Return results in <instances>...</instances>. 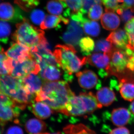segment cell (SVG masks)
Here are the masks:
<instances>
[{
    "mask_svg": "<svg viewBox=\"0 0 134 134\" xmlns=\"http://www.w3.org/2000/svg\"><path fill=\"white\" fill-rule=\"evenodd\" d=\"M74 95L66 82L46 81L34 99L42 101L53 110L61 113L70 98Z\"/></svg>",
    "mask_w": 134,
    "mask_h": 134,
    "instance_id": "6da1fadb",
    "label": "cell"
},
{
    "mask_svg": "<svg viewBox=\"0 0 134 134\" xmlns=\"http://www.w3.org/2000/svg\"><path fill=\"white\" fill-rule=\"evenodd\" d=\"M16 26V29L12 35V39L16 43L31 48L48 43L44 31L30 24L25 18Z\"/></svg>",
    "mask_w": 134,
    "mask_h": 134,
    "instance_id": "7a4b0ae2",
    "label": "cell"
},
{
    "mask_svg": "<svg viewBox=\"0 0 134 134\" xmlns=\"http://www.w3.org/2000/svg\"><path fill=\"white\" fill-rule=\"evenodd\" d=\"M74 47L68 45L58 44L55 46L53 54L60 68L65 74L72 75L78 72L87 63L86 57L79 58Z\"/></svg>",
    "mask_w": 134,
    "mask_h": 134,
    "instance_id": "3957f363",
    "label": "cell"
},
{
    "mask_svg": "<svg viewBox=\"0 0 134 134\" xmlns=\"http://www.w3.org/2000/svg\"><path fill=\"white\" fill-rule=\"evenodd\" d=\"M0 93L4 94L18 103H25L29 100V95L21 79L10 75H0Z\"/></svg>",
    "mask_w": 134,
    "mask_h": 134,
    "instance_id": "277c9868",
    "label": "cell"
},
{
    "mask_svg": "<svg viewBox=\"0 0 134 134\" xmlns=\"http://www.w3.org/2000/svg\"><path fill=\"white\" fill-rule=\"evenodd\" d=\"M95 111L93 101L86 92L70 98L62 113L68 116H85Z\"/></svg>",
    "mask_w": 134,
    "mask_h": 134,
    "instance_id": "5b68a950",
    "label": "cell"
},
{
    "mask_svg": "<svg viewBox=\"0 0 134 134\" xmlns=\"http://www.w3.org/2000/svg\"><path fill=\"white\" fill-rule=\"evenodd\" d=\"M26 107L9 96L0 93V125L3 127L9 121H15Z\"/></svg>",
    "mask_w": 134,
    "mask_h": 134,
    "instance_id": "8992f818",
    "label": "cell"
},
{
    "mask_svg": "<svg viewBox=\"0 0 134 134\" xmlns=\"http://www.w3.org/2000/svg\"><path fill=\"white\" fill-rule=\"evenodd\" d=\"M40 70L39 65L32 57L22 62L11 58L10 61L9 75L18 79H23L31 73L38 74Z\"/></svg>",
    "mask_w": 134,
    "mask_h": 134,
    "instance_id": "52a82bcc",
    "label": "cell"
},
{
    "mask_svg": "<svg viewBox=\"0 0 134 134\" xmlns=\"http://www.w3.org/2000/svg\"><path fill=\"white\" fill-rule=\"evenodd\" d=\"M81 14L79 12L70 16L67 30L62 36L63 40L68 45L76 46L83 36V29L80 22Z\"/></svg>",
    "mask_w": 134,
    "mask_h": 134,
    "instance_id": "ba28073f",
    "label": "cell"
},
{
    "mask_svg": "<svg viewBox=\"0 0 134 134\" xmlns=\"http://www.w3.org/2000/svg\"><path fill=\"white\" fill-rule=\"evenodd\" d=\"M76 76L79 85L82 88L86 90L96 88L99 90L101 87V82L96 73L90 70H85L77 72Z\"/></svg>",
    "mask_w": 134,
    "mask_h": 134,
    "instance_id": "9c48e42d",
    "label": "cell"
},
{
    "mask_svg": "<svg viewBox=\"0 0 134 134\" xmlns=\"http://www.w3.org/2000/svg\"><path fill=\"white\" fill-rule=\"evenodd\" d=\"M110 69L113 71L121 72L127 68L128 60L130 56L125 50L113 48L110 54Z\"/></svg>",
    "mask_w": 134,
    "mask_h": 134,
    "instance_id": "30bf717a",
    "label": "cell"
},
{
    "mask_svg": "<svg viewBox=\"0 0 134 134\" xmlns=\"http://www.w3.org/2000/svg\"><path fill=\"white\" fill-rule=\"evenodd\" d=\"M5 53L9 58L19 62L32 57L30 48L16 42L13 43Z\"/></svg>",
    "mask_w": 134,
    "mask_h": 134,
    "instance_id": "8fae6325",
    "label": "cell"
},
{
    "mask_svg": "<svg viewBox=\"0 0 134 134\" xmlns=\"http://www.w3.org/2000/svg\"><path fill=\"white\" fill-rule=\"evenodd\" d=\"M133 115L126 108H115L111 113L110 120L113 125L118 127H122L130 122Z\"/></svg>",
    "mask_w": 134,
    "mask_h": 134,
    "instance_id": "7c38bea8",
    "label": "cell"
},
{
    "mask_svg": "<svg viewBox=\"0 0 134 134\" xmlns=\"http://www.w3.org/2000/svg\"><path fill=\"white\" fill-rule=\"evenodd\" d=\"M20 11L8 2L0 4V19L4 21L15 22L23 20Z\"/></svg>",
    "mask_w": 134,
    "mask_h": 134,
    "instance_id": "4fadbf2b",
    "label": "cell"
},
{
    "mask_svg": "<svg viewBox=\"0 0 134 134\" xmlns=\"http://www.w3.org/2000/svg\"><path fill=\"white\" fill-rule=\"evenodd\" d=\"M21 79L24 87L36 96L41 90L44 81L38 74L31 73Z\"/></svg>",
    "mask_w": 134,
    "mask_h": 134,
    "instance_id": "5bb4252c",
    "label": "cell"
},
{
    "mask_svg": "<svg viewBox=\"0 0 134 134\" xmlns=\"http://www.w3.org/2000/svg\"><path fill=\"white\" fill-rule=\"evenodd\" d=\"M86 59L91 66L107 72L110 70V57L107 54L96 53L87 56Z\"/></svg>",
    "mask_w": 134,
    "mask_h": 134,
    "instance_id": "9a60e30c",
    "label": "cell"
},
{
    "mask_svg": "<svg viewBox=\"0 0 134 134\" xmlns=\"http://www.w3.org/2000/svg\"><path fill=\"white\" fill-rule=\"evenodd\" d=\"M28 105L29 110L40 119H48L52 114L50 107L42 101L34 99Z\"/></svg>",
    "mask_w": 134,
    "mask_h": 134,
    "instance_id": "2e32d148",
    "label": "cell"
},
{
    "mask_svg": "<svg viewBox=\"0 0 134 134\" xmlns=\"http://www.w3.org/2000/svg\"><path fill=\"white\" fill-rule=\"evenodd\" d=\"M46 9L49 13L68 18L72 14L66 4L60 0H50L47 2Z\"/></svg>",
    "mask_w": 134,
    "mask_h": 134,
    "instance_id": "e0dca14e",
    "label": "cell"
},
{
    "mask_svg": "<svg viewBox=\"0 0 134 134\" xmlns=\"http://www.w3.org/2000/svg\"><path fill=\"white\" fill-rule=\"evenodd\" d=\"M116 48L125 50L128 43L127 34L124 30L119 29L109 34L106 39Z\"/></svg>",
    "mask_w": 134,
    "mask_h": 134,
    "instance_id": "ac0fdd59",
    "label": "cell"
},
{
    "mask_svg": "<svg viewBox=\"0 0 134 134\" xmlns=\"http://www.w3.org/2000/svg\"><path fill=\"white\" fill-rule=\"evenodd\" d=\"M96 97L100 108L110 105L116 100L115 93L112 90L107 87L99 89L97 92Z\"/></svg>",
    "mask_w": 134,
    "mask_h": 134,
    "instance_id": "d6986e66",
    "label": "cell"
},
{
    "mask_svg": "<svg viewBox=\"0 0 134 134\" xmlns=\"http://www.w3.org/2000/svg\"><path fill=\"white\" fill-rule=\"evenodd\" d=\"M101 18V23L103 28L109 31L116 30L119 26V17L113 11L105 10Z\"/></svg>",
    "mask_w": 134,
    "mask_h": 134,
    "instance_id": "ffe728a7",
    "label": "cell"
},
{
    "mask_svg": "<svg viewBox=\"0 0 134 134\" xmlns=\"http://www.w3.org/2000/svg\"><path fill=\"white\" fill-rule=\"evenodd\" d=\"M69 19L61 16L48 15L46 17L40 25V27L43 30H47L53 28L59 29L62 23L65 24H68Z\"/></svg>",
    "mask_w": 134,
    "mask_h": 134,
    "instance_id": "44dd1931",
    "label": "cell"
},
{
    "mask_svg": "<svg viewBox=\"0 0 134 134\" xmlns=\"http://www.w3.org/2000/svg\"><path fill=\"white\" fill-rule=\"evenodd\" d=\"M59 68L55 65H48L44 69L40 71V75L44 82L58 81L62 76Z\"/></svg>",
    "mask_w": 134,
    "mask_h": 134,
    "instance_id": "7402d4cb",
    "label": "cell"
},
{
    "mask_svg": "<svg viewBox=\"0 0 134 134\" xmlns=\"http://www.w3.org/2000/svg\"><path fill=\"white\" fill-rule=\"evenodd\" d=\"M119 90L121 97L125 100H134V82L122 79L119 84Z\"/></svg>",
    "mask_w": 134,
    "mask_h": 134,
    "instance_id": "603a6c76",
    "label": "cell"
},
{
    "mask_svg": "<svg viewBox=\"0 0 134 134\" xmlns=\"http://www.w3.org/2000/svg\"><path fill=\"white\" fill-rule=\"evenodd\" d=\"M80 22L84 31L87 35L94 37L99 35L100 27L98 23L89 20L84 17L83 15L81 17Z\"/></svg>",
    "mask_w": 134,
    "mask_h": 134,
    "instance_id": "cb8c5ba5",
    "label": "cell"
},
{
    "mask_svg": "<svg viewBox=\"0 0 134 134\" xmlns=\"http://www.w3.org/2000/svg\"><path fill=\"white\" fill-rule=\"evenodd\" d=\"M25 128L29 134H37L44 131L46 129V125L41 120L34 118L26 121Z\"/></svg>",
    "mask_w": 134,
    "mask_h": 134,
    "instance_id": "d4e9b609",
    "label": "cell"
},
{
    "mask_svg": "<svg viewBox=\"0 0 134 134\" xmlns=\"http://www.w3.org/2000/svg\"><path fill=\"white\" fill-rule=\"evenodd\" d=\"M63 130L65 134H96L94 131L82 124L68 125Z\"/></svg>",
    "mask_w": 134,
    "mask_h": 134,
    "instance_id": "484cf974",
    "label": "cell"
},
{
    "mask_svg": "<svg viewBox=\"0 0 134 134\" xmlns=\"http://www.w3.org/2000/svg\"><path fill=\"white\" fill-rule=\"evenodd\" d=\"M79 45L82 54L86 56L91 55L95 47L93 40L89 37L82 38L79 41Z\"/></svg>",
    "mask_w": 134,
    "mask_h": 134,
    "instance_id": "4316f807",
    "label": "cell"
},
{
    "mask_svg": "<svg viewBox=\"0 0 134 134\" xmlns=\"http://www.w3.org/2000/svg\"><path fill=\"white\" fill-rule=\"evenodd\" d=\"M116 12L125 23H127L134 17V7H129L122 3L119 5Z\"/></svg>",
    "mask_w": 134,
    "mask_h": 134,
    "instance_id": "83f0119b",
    "label": "cell"
},
{
    "mask_svg": "<svg viewBox=\"0 0 134 134\" xmlns=\"http://www.w3.org/2000/svg\"><path fill=\"white\" fill-rule=\"evenodd\" d=\"M11 32V26L7 22L0 21V44H6Z\"/></svg>",
    "mask_w": 134,
    "mask_h": 134,
    "instance_id": "f1b7e54d",
    "label": "cell"
},
{
    "mask_svg": "<svg viewBox=\"0 0 134 134\" xmlns=\"http://www.w3.org/2000/svg\"><path fill=\"white\" fill-rule=\"evenodd\" d=\"M112 44L106 40H99L96 42L94 51L96 52H103L110 55L113 51Z\"/></svg>",
    "mask_w": 134,
    "mask_h": 134,
    "instance_id": "f546056e",
    "label": "cell"
},
{
    "mask_svg": "<svg viewBox=\"0 0 134 134\" xmlns=\"http://www.w3.org/2000/svg\"><path fill=\"white\" fill-rule=\"evenodd\" d=\"M125 30L128 37L127 48L134 51V17L127 22L125 25Z\"/></svg>",
    "mask_w": 134,
    "mask_h": 134,
    "instance_id": "4dcf8cb0",
    "label": "cell"
},
{
    "mask_svg": "<svg viewBox=\"0 0 134 134\" xmlns=\"http://www.w3.org/2000/svg\"><path fill=\"white\" fill-rule=\"evenodd\" d=\"M65 3L71 10L72 14L79 12L82 8L84 0H60Z\"/></svg>",
    "mask_w": 134,
    "mask_h": 134,
    "instance_id": "1f68e13d",
    "label": "cell"
},
{
    "mask_svg": "<svg viewBox=\"0 0 134 134\" xmlns=\"http://www.w3.org/2000/svg\"><path fill=\"white\" fill-rule=\"evenodd\" d=\"M103 12V8L100 4H94L89 9L88 16L92 20L98 21L102 16Z\"/></svg>",
    "mask_w": 134,
    "mask_h": 134,
    "instance_id": "d6a6232c",
    "label": "cell"
},
{
    "mask_svg": "<svg viewBox=\"0 0 134 134\" xmlns=\"http://www.w3.org/2000/svg\"><path fill=\"white\" fill-rule=\"evenodd\" d=\"M40 0H15V3L22 9L29 11L39 5Z\"/></svg>",
    "mask_w": 134,
    "mask_h": 134,
    "instance_id": "836d02e7",
    "label": "cell"
},
{
    "mask_svg": "<svg viewBox=\"0 0 134 134\" xmlns=\"http://www.w3.org/2000/svg\"><path fill=\"white\" fill-rule=\"evenodd\" d=\"M45 14L41 10L36 9L32 11L31 14L30 18L32 21L37 25H41L45 19Z\"/></svg>",
    "mask_w": 134,
    "mask_h": 134,
    "instance_id": "e575fe53",
    "label": "cell"
},
{
    "mask_svg": "<svg viewBox=\"0 0 134 134\" xmlns=\"http://www.w3.org/2000/svg\"><path fill=\"white\" fill-rule=\"evenodd\" d=\"M101 0H84L83 6L80 12L83 15L86 14L92 6L94 4H101Z\"/></svg>",
    "mask_w": 134,
    "mask_h": 134,
    "instance_id": "d590c367",
    "label": "cell"
},
{
    "mask_svg": "<svg viewBox=\"0 0 134 134\" xmlns=\"http://www.w3.org/2000/svg\"><path fill=\"white\" fill-rule=\"evenodd\" d=\"M7 57L4 49L2 48L0 50V75H8L4 64V60Z\"/></svg>",
    "mask_w": 134,
    "mask_h": 134,
    "instance_id": "8d00e7d4",
    "label": "cell"
},
{
    "mask_svg": "<svg viewBox=\"0 0 134 134\" xmlns=\"http://www.w3.org/2000/svg\"><path fill=\"white\" fill-rule=\"evenodd\" d=\"M5 134H24V132L20 127L13 126L8 128Z\"/></svg>",
    "mask_w": 134,
    "mask_h": 134,
    "instance_id": "74e56055",
    "label": "cell"
},
{
    "mask_svg": "<svg viewBox=\"0 0 134 134\" xmlns=\"http://www.w3.org/2000/svg\"><path fill=\"white\" fill-rule=\"evenodd\" d=\"M109 134H130V132L125 127H119L110 131Z\"/></svg>",
    "mask_w": 134,
    "mask_h": 134,
    "instance_id": "f35d334b",
    "label": "cell"
},
{
    "mask_svg": "<svg viewBox=\"0 0 134 134\" xmlns=\"http://www.w3.org/2000/svg\"><path fill=\"white\" fill-rule=\"evenodd\" d=\"M124 2L123 4L129 7H134V0H123Z\"/></svg>",
    "mask_w": 134,
    "mask_h": 134,
    "instance_id": "ab89813d",
    "label": "cell"
},
{
    "mask_svg": "<svg viewBox=\"0 0 134 134\" xmlns=\"http://www.w3.org/2000/svg\"><path fill=\"white\" fill-rule=\"evenodd\" d=\"M129 108L130 112L134 115V100L132 101V103L130 104Z\"/></svg>",
    "mask_w": 134,
    "mask_h": 134,
    "instance_id": "60d3db41",
    "label": "cell"
},
{
    "mask_svg": "<svg viewBox=\"0 0 134 134\" xmlns=\"http://www.w3.org/2000/svg\"><path fill=\"white\" fill-rule=\"evenodd\" d=\"M37 134H65L63 132H58L57 133H38Z\"/></svg>",
    "mask_w": 134,
    "mask_h": 134,
    "instance_id": "b9f144b4",
    "label": "cell"
},
{
    "mask_svg": "<svg viewBox=\"0 0 134 134\" xmlns=\"http://www.w3.org/2000/svg\"><path fill=\"white\" fill-rule=\"evenodd\" d=\"M0 134H2L1 133V130H0Z\"/></svg>",
    "mask_w": 134,
    "mask_h": 134,
    "instance_id": "7bdbcfd3",
    "label": "cell"
}]
</instances>
